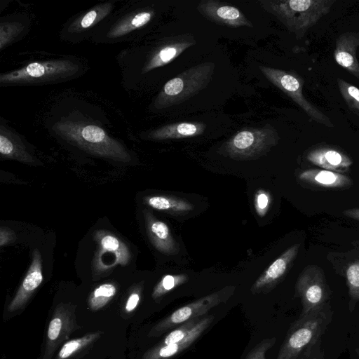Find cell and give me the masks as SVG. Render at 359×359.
<instances>
[{"mask_svg":"<svg viewBox=\"0 0 359 359\" xmlns=\"http://www.w3.org/2000/svg\"><path fill=\"white\" fill-rule=\"evenodd\" d=\"M332 313L327 303L316 310L300 315L290 327L276 359H309L320 347Z\"/></svg>","mask_w":359,"mask_h":359,"instance_id":"cell-1","label":"cell"},{"mask_svg":"<svg viewBox=\"0 0 359 359\" xmlns=\"http://www.w3.org/2000/svg\"><path fill=\"white\" fill-rule=\"evenodd\" d=\"M334 0H265L259 3L297 39L330 11Z\"/></svg>","mask_w":359,"mask_h":359,"instance_id":"cell-2","label":"cell"},{"mask_svg":"<svg viewBox=\"0 0 359 359\" xmlns=\"http://www.w3.org/2000/svg\"><path fill=\"white\" fill-rule=\"evenodd\" d=\"M56 130L65 140L94 155L121 162L131 160L125 147L97 126L66 121L58 123Z\"/></svg>","mask_w":359,"mask_h":359,"instance_id":"cell-3","label":"cell"},{"mask_svg":"<svg viewBox=\"0 0 359 359\" xmlns=\"http://www.w3.org/2000/svg\"><path fill=\"white\" fill-rule=\"evenodd\" d=\"M214 69V63L203 62L169 80L155 100L156 107H168L183 102L195 95L209 84Z\"/></svg>","mask_w":359,"mask_h":359,"instance_id":"cell-4","label":"cell"},{"mask_svg":"<svg viewBox=\"0 0 359 359\" xmlns=\"http://www.w3.org/2000/svg\"><path fill=\"white\" fill-rule=\"evenodd\" d=\"M79 69L77 64L69 60L34 62L0 76L1 85L47 83L73 76Z\"/></svg>","mask_w":359,"mask_h":359,"instance_id":"cell-5","label":"cell"},{"mask_svg":"<svg viewBox=\"0 0 359 359\" xmlns=\"http://www.w3.org/2000/svg\"><path fill=\"white\" fill-rule=\"evenodd\" d=\"M279 140L276 129L271 125L260 128H250L238 132L225 142L223 151L234 159L247 160L260 156L275 146Z\"/></svg>","mask_w":359,"mask_h":359,"instance_id":"cell-6","label":"cell"},{"mask_svg":"<svg viewBox=\"0 0 359 359\" xmlns=\"http://www.w3.org/2000/svg\"><path fill=\"white\" fill-rule=\"evenodd\" d=\"M259 68L271 83L295 102L311 118L327 127L332 128L334 126L329 117L304 97L301 78L293 73L278 69L264 66H259Z\"/></svg>","mask_w":359,"mask_h":359,"instance_id":"cell-7","label":"cell"},{"mask_svg":"<svg viewBox=\"0 0 359 359\" xmlns=\"http://www.w3.org/2000/svg\"><path fill=\"white\" fill-rule=\"evenodd\" d=\"M230 292L229 288H224L177 309L154 325L148 336L159 337L169 330L177 327L189 320L199 318L213 307L226 302L231 294Z\"/></svg>","mask_w":359,"mask_h":359,"instance_id":"cell-8","label":"cell"},{"mask_svg":"<svg viewBox=\"0 0 359 359\" xmlns=\"http://www.w3.org/2000/svg\"><path fill=\"white\" fill-rule=\"evenodd\" d=\"M97 250L93 261V274L99 276L116 266H126L130 260L128 247L114 233L97 230L93 233Z\"/></svg>","mask_w":359,"mask_h":359,"instance_id":"cell-9","label":"cell"},{"mask_svg":"<svg viewBox=\"0 0 359 359\" xmlns=\"http://www.w3.org/2000/svg\"><path fill=\"white\" fill-rule=\"evenodd\" d=\"M75 308L70 304H60L55 307L48 326L42 359H52L60 345L79 328Z\"/></svg>","mask_w":359,"mask_h":359,"instance_id":"cell-10","label":"cell"},{"mask_svg":"<svg viewBox=\"0 0 359 359\" xmlns=\"http://www.w3.org/2000/svg\"><path fill=\"white\" fill-rule=\"evenodd\" d=\"M297 292L301 298L302 311L305 315L327 304L328 292L319 273L309 271L303 274L297 284Z\"/></svg>","mask_w":359,"mask_h":359,"instance_id":"cell-11","label":"cell"},{"mask_svg":"<svg viewBox=\"0 0 359 359\" xmlns=\"http://www.w3.org/2000/svg\"><path fill=\"white\" fill-rule=\"evenodd\" d=\"M40 252L35 249L29 268L16 294L7 307L8 313H13L25 307L34 291L43 281L42 262Z\"/></svg>","mask_w":359,"mask_h":359,"instance_id":"cell-12","label":"cell"},{"mask_svg":"<svg viewBox=\"0 0 359 359\" xmlns=\"http://www.w3.org/2000/svg\"><path fill=\"white\" fill-rule=\"evenodd\" d=\"M198 10L206 18L217 24L234 27H252L251 22L247 20L242 12L233 6L208 0L201 1L198 6Z\"/></svg>","mask_w":359,"mask_h":359,"instance_id":"cell-13","label":"cell"},{"mask_svg":"<svg viewBox=\"0 0 359 359\" xmlns=\"http://www.w3.org/2000/svg\"><path fill=\"white\" fill-rule=\"evenodd\" d=\"M213 316L201 318L191 331L182 340L165 346L152 347L144 353L142 359H170L189 348L210 325Z\"/></svg>","mask_w":359,"mask_h":359,"instance_id":"cell-14","label":"cell"},{"mask_svg":"<svg viewBox=\"0 0 359 359\" xmlns=\"http://www.w3.org/2000/svg\"><path fill=\"white\" fill-rule=\"evenodd\" d=\"M297 251L298 245H293L277 258L252 285V292L258 294L271 290L286 273Z\"/></svg>","mask_w":359,"mask_h":359,"instance_id":"cell-15","label":"cell"},{"mask_svg":"<svg viewBox=\"0 0 359 359\" xmlns=\"http://www.w3.org/2000/svg\"><path fill=\"white\" fill-rule=\"evenodd\" d=\"M359 48V32H347L336 40L334 57L336 62L359 79V62L356 51Z\"/></svg>","mask_w":359,"mask_h":359,"instance_id":"cell-16","label":"cell"},{"mask_svg":"<svg viewBox=\"0 0 359 359\" xmlns=\"http://www.w3.org/2000/svg\"><path fill=\"white\" fill-rule=\"evenodd\" d=\"M143 213L147 234L154 247L163 254L176 253L178 250V245L168 226L155 218L149 211L144 210Z\"/></svg>","mask_w":359,"mask_h":359,"instance_id":"cell-17","label":"cell"},{"mask_svg":"<svg viewBox=\"0 0 359 359\" xmlns=\"http://www.w3.org/2000/svg\"><path fill=\"white\" fill-rule=\"evenodd\" d=\"M206 126L203 123L181 122L164 126L149 134L156 140L178 139L201 135Z\"/></svg>","mask_w":359,"mask_h":359,"instance_id":"cell-18","label":"cell"},{"mask_svg":"<svg viewBox=\"0 0 359 359\" xmlns=\"http://www.w3.org/2000/svg\"><path fill=\"white\" fill-rule=\"evenodd\" d=\"M0 154L2 158L16 160L22 163L39 164L40 162L26 151L20 141L1 126Z\"/></svg>","mask_w":359,"mask_h":359,"instance_id":"cell-19","label":"cell"},{"mask_svg":"<svg viewBox=\"0 0 359 359\" xmlns=\"http://www.w3.org/2000/svg\"><path fill=\"white\" fill-rule=\"evenodd\" d=\"M143 201L154 209L170 213H183L191 211L194 208L193 204L184 198L166 195L148 196Z\"/></svg>","mask_w":359,"mask_h":359,"instance_id":"cell-20","label":"cell"},{"mask_svg":"<svg viewBox=\"0 0 359 359\" xmlns=\"http://www.w3.org/2000/svg\"><path fill=\"white\" fill-rule=\"evenodd\" d=\"M193 43L191 41L183 40L174 41L162 47L148 61L144 68V72H149L170 62Z\"/></svg>","mask_w":359,"mask_h":359,"instance_id":"cell-21","label":"cell"},{"mask_svg":"<svg viewBox=\"0 0 359 359\" xmlns=\"http://www.w3.org/2000/svg\"><path fill=\"white\" fill-rule=\"evenodd\" d=\"M308 159L313 163L331 170L347 167L351 161L339 151L332 149H320L311 152Z\"/></svg>","mask_w":359,"mask_h":359,"instance_id":"cell-22","label":"cell"},{"mask_svg":"<svg viewBox=\"0 0 359 359\" xmlns=\"http://www.w3.org/2000/svg\"><path fill=\"white\" fill-rule=\"evenodd\" d=\"M152 15L153 13L150 11H142L134 14L115 25L109 32L108 36L112 39L122 36L147 24Z\"/></svg>","mask_w":359,"mask_h":359,"instance_id":"cell-23","label":"cell"},{"mask_svg":"<svg viewBox=\"0 0 359 359\" xmlns=\"http://www.w3.org/2000/svg\"><path fill=\"white\" fill-rule=\"evenodd\" d=\"M299 178L327 187L342 186L348 182L345 176L330 170H307Z\"/></svg>","mask_w":359,"mask_h":359,"instance_id":"cell-24","label":"cell"},{"mask_svg":"<svg viewBox=\"0 0 359 359\" xmlns=\"http://www.w3.org/2000/svg\"><path fill=\"white\" fill-rule=\"evenodd\" d=\"M102 332H95L84 336L66 341L59 350L55 359H69L72 356L89 347L101 335Z\"/></svg>","mask_w":359,"mask_h":359,"instance_id":"cell-25","label":"cell"},{"mask_svg":"<svg viewBox=\"0 0 359 359\" xmlns=\"http://www.w3.org/2000/svg\"><path fill=\"white\" fill-rule=\"evenodd\" d=\"M112 6L109 4L98 6L90 10L81 18L76 20L72 25L71 29L73 31L80 32L87 29L102 18L106 16L111 11Z\"/></svg>","mask_w":359,"mask_h":359,"instance_id":"cell-26","label":"cell"},{"mask_svg":"<svg viewBox=\"0 0 359 359\" xmlns=\"http://www.w3.org/2000/svg\"><path fill=\"white\" fill-rule=\"evenodd\" d=\"M117 289L113 283H104L97 287L88 299L89 308L93 311L99 310L106 306L115 296Z\"/></svg>","mask_w":359,"mask_h":359,"instance_id":"cell-27","label":"cell"},{"mask_svg":"<svg viewBox=\"0 0 359 359\" xmlns=\"http://www.w3.org/2000/svg\"><path fill=\"white\" fill-rule=\"evenodd\" d=\"M188 279V276L185 274L165 275L154 287L152 298L154 300L159 299L171 290L186 283Z\"/></svg>","mask_w":359,"mask_h":359,"instance_id":"cell-28","label":"cell"},{"mask_svg":"<svg viewBox=\"0 0 359 359\" xmlns=\"http://www.w3.org/2000/svg\"><path fill=\"white\" fill-rule=\"evenodd\" d=\"M340 93L350 110L359 116V88L344 80L337 79Z\"/></svg>","mask_w":359,"mask_h":359,"instance_id":"cell-29","label":"cell"},{"mask_svg":"<svg viewBox=\"0 0 359 359\" xmlns=\"http://www.w3.org/2000/svg\"><path fill=\"white\" fill-rule=\"evenodd\" d=\"M201 318L189 320L168 333L157 346H165L182 340L191 331Z\"/></svg>","mask_w":359,"mask_h":359,"instance_id":"cell-30","label":"cell"},{"mask_svg":"<svg viewBox=\"0 0 359 359\" xmlns=\"http://www.w3.org/2000/svg\"><path fill=\"white\" fill-rule=\"evenodd\" d=\"M346 278L351 298L359 300V262L353 263L348 267Z\"/></svg>","mask_w":359,"mask_h":359,"instance_id":"cell-31","label":"cell"},{"mask_svg":"<svg viewBox=\"0 0 359 359\" xmlns=\"http://www.w3.org/2000/svg\"><path fill=\"white\" fill-rule=\"evenodd\" d=\"M18 23H1L0 27V48L2 50L22 30Z\"/></svg>","mask_w":359,"mask_h":359,"instance_id":"cell-32","label":"cell"},{"mask_svg":"<svg viewBox=\"0 0 359 359\" xmlns=\"http://www.w3.org/2000/svg\"><path fill=\"white\" fill-rule=\"evenodd\" d=\"M276 341V337L262 340L248 353L245 359H266V353L272 348Z\"/></svg>","mask_w":359,"mask_h":359,"instance_id":"cell-33","label":"cell"},{"mask_svg":"<svg viewBox=\"0 0 359 359\" xmlns=\"http://www.w3.org/2000/svg\"><path fill=\"white\" fill-rule=\"evenodd\" d=\"M271 198L269 193L259 189L255 194V208L259 217H264L270 206Z\"/></svg>","mask_w":359,"mask_h":359,"instance_id":"cell-34","label":"cell"},{"mask_svg":"<svg viewBox=\"0 0 359 359\" xmlns=\"http://www.w3.org/2000/svg\"><path fill=\"white\" fill-rule=\"evenodd\" d=\"M141 299V292L140 289L133 291L127 299L125 310L128 313L133 311L139 304Z\"/></svg>","mask_w":359,"mask_h":359,"instance_id":"cell-35","label":"cell"},{"mask_svg":"<svg viewBox=\"0 0 359 359\" xmlns=\"http://www.w3.org/2000/svg\"><path fill=\"white\" fill-rule=\"evenodd\" d=\"M16 239V235L15 232L7 228L1 226L0 227V246L3 247L13 243Z\"/></svg>","mask_w":359,"mask_h":359,"instance_id":"cell-36","label":"cell"},{"mask_svg":"<svg viewBox=\"0 0 359 359\" xmlns=\"http://www.w3.org/2000/svg\"><path fill=\"white\" fill-rule=\"evenodd\" d=\"M309 359H324L323 352L319 347Z\"/></svg>","mask_w":359,"mask_h":359,"instance_id":"cell-37","label":"cell"},{"mask_svg":"<svg viewBox=\"0 0 359 359\" xmlns=\"http://www.w3.org/2000/svg\"><path fill=\"white\" fill-rule=\"evenodd\" d=\"M347 215H349V217L359 219V210H358L348 211V212H347Z\"/></svg>","mask_w":359,"mask_h":359,"instance_id":"cell-38","label":"cell"}]
</instances>
